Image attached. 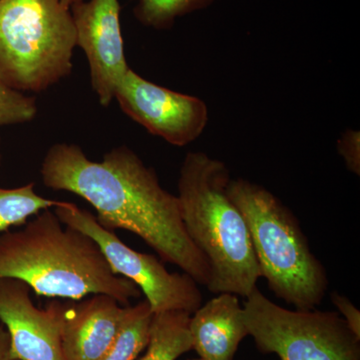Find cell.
Here are the masks:
<instances>
[{
  "instance_id": "obj_3",
  "label": "cell",
  "mask_w": 360,
  "mask_h": 360,
  "mask_svg": "<svg viewBox=\"0 0 360 360\" xmlns=\"http://www.w3.org/2000/svg\"><path fill=\"white\" fill-rule=\"evenodd\" d=\"M231 179L221 160L188 153L180 167L177 198L189 238L210 262L206 288L246 298L260 272L245 217L227 191Z\"/></svg>"
},
{
  "instance_id": "obj_17",
  "label": "cell",
  "mask_w": 360,
  "mask_h": 360,
  "mask_svg": "<svg viewBox=\"0 0 360 360\" xmlns=\"http://www.w3.org/2000/svg\"><path fill=\"white\" fill-rule=\"evenodd\" d=\"M37 99L0 82V125L32 122L37 115Z\"/></svg>"
},
{
  "instance_id": "obj_19",
  "label": "cell",
  "mask_w": 360,
  "mask_h": 360,
  "mask_svg": "<svg viewBox=\"0 0 360 360\" xmlns=\"http://www.w3.org/2000/svg\"><path fill=\"white\" fill-rule=\"evenodd\" d=\"M330 300L338 309V314L345 319L350 330L360 338V311L347 296L340 293H331Z\"/></svg>"
},
{
  "instance_id": "obj_8",
  "label": "cell",
  "mask_w": 360,
  "mask_h": 360,
  "mask_svg": "<svg viewBox=\"0 0 360 360\" xmlns=\"http://www.w3.org/2000/svg\"><path fill=\"white\" fill-rule=\"evenodd\" d=\"M115 98L125 115L172 146H188L207 125L205 101L148 82L131 68L116 87Z\"/></svg>"
},
{
  "instance_id": "obj_21",
  "label": "cell",
  "mask_w": 360,
  "mask_h": 360,
  "mask_svg": "<svg viewBox=\"0 0 360 360\" xmlns=\"http://www.w3.org/2000/svg\"><path fill=\"white\" fill-rule=\"evenodd\" d=\"M84 1V0H60L61 4L66 8L70 9V7L78 4V2Z\"/></svg>"
},
{
  "instance_id": "obj_1",
  "label": "cell",
  "mask_w": 360,
  "mask_h": 360,
  "mask_svg": "<svg viewBox=\"0 0 360 360\" xmlns=\"http://www.w3.org/2000/svg\"><path fill=\"white\" fill-rule=\"evenodd\" d=\"M40 174L49 188L87 201L104 229L132 232L163 262L176 265L198 285L210 283V262L187 234L177 195L161 186L155 170L132 149L118 146L97 162L77 144L56 143L45 155Z\"/></svg>"
},
{
  "instance_id": "obj_2",
  "label": "cell",
  "mask_w": 360,
  "mask_h": 360,
  "mask_svg": "<svg viewBox=\"0 0 360 360\" xmlns=\"http://www.w3.org/2000/svg\"><path fill=\"white\" fill-rule=\"evenodd\" d=\"M0 278L20 279L37 295L80 300L108 295L129 304L141 291L116 276L96 241L42 210L18 231L0 233Z\"/></svg>"
},
{
  "instance_id": "obj_7",
  "label": "cell",
  "mask_w": 360,
  "mask_h": 360,
  "mask_svg": "<svg viewBox=\"0 0 360 360\" xmlns=\"http://www.w3.org/2000/svg\"><path fill=\"white\" fill-rule=\"evenodd\" d=\"M54 212L63 224L96 241L112 271L141 290L153 314L184 311L193 314L202 304V293L193 277L184 272H169L155 255L132 250L115 232L101 226L87 210L75 203L61 201Z\"/></svg>"
},
{
  "instance_id": "obj_4",
  "label": "cell",
  "mask_w": 360,
  "mask_h": 360,
  "mask_svg": "<svg viewBox=\"0 0 360 360\" xmlns=\"http://www.w3.org/2000/svg\"><path fill=\"white\" fill-rule=\"evenodd\" d=\"M227 191L245 217L260 277L269 290L295 309H316L328 291V274L293 212L248 179H231Z\"/></svg>"
},
{
  "instance_id": "obj_20",
  "label": "cell",
  "mask_w": 360,
  "mask_h": 360,
  "mask_svg": "<svg viewBox=\"0 0 360 360\" xmlns=\"http://www.w3.org/2000/svg\"><path fill=\"white\" fill-rule=\"evenodd\" d=\"M0 360H13L9 352L8 333L4 326H0Z\"/></svg>"
},
{
  "instance_id": "obj_5",
  "label": "cell",
  "mask_w": 360,
  "mask_h": 360,
  "mask_svg": "<svg viewBox=\"0 0 360 360\" xmlns=\"http://www.w3.org/2000/svg\"><path fill=\"white\" fill-rule=\"evenodd\" d=\"M77 32L60 0H0V82L44 91L72 71Z\"/></svg>"
},
{
  "instance_id": "obj_16",
  "label": "cell",
  "mask_w": 360,
  "mask_h": 360,
  "mask_svg": "<svg viewBox=\"0 0 360 360\" xmlns=\"http://www.w3.org/2000/svg\"><path fill=\"white\" fill-rule=\"evenodd\" d=\"M217 0H137L134 8L135 18L148 27L167 30L175 20L186 14L201 11Z\"/></svg>"
},
{
  "instance_id": "obj_6",
  "label": "cell",
  "mask_w": 360,
  "mask_h": 360,
  "mask_svg": "<svg viewBox=\"0 0 360 360\" xmlns=\"http://www.w3.org/2000/svg\"><path fill=\"white\" fill-rule=\"evenodd\" d=\"M243 317L262 354L281 360H360V338L338 311L288 309L257 286L245 298Z\"/></svg>"
},
{
  "instance_id": "obj_14",
  "label": "cell",
  "mask_w": 360,
  "mask_h": 360,
  "mask_svg": "<svg viewBox=\"0 0 360 360\" xmlns=\"http://www.w3.org/2000/svg\"><path fill=\"white\" fill-rule=\"evenodd\" d=\"M153 315L146 300L129 305L122 329L101 360H137L148 347Z\"/></svg>"
},
{
  "instance_id": "obj_23",
  "label": "cell",
  "mask_w": 360,
  "mask_h": 360,
  "mask_svg": "<svg viewBox=\"0 0 360 360\" xmlns=\"http://www.w3.org/2000/svg\"><path fill=\"white\" fill-rule=\"evenodd\" d=\"M0 163H1V155H0Z\"/></svg>"
},
{
  "instance_id": "obj_22",
  "label": "cell",
  "mask_w": 360,
  "mask_h": 360,
  "mask_svg": "<svg viewBox=\"0 0 360 360\" xmlns=\"http://www.w3.org/2000/svg\"><path fill=\"white\" fill-rule=\"evenodd\" d=\"M188 360H205V359H200V357H198V359H188Z\"/></svg>"
},
{
  "instance_id": "obj_10",
  "label": "cell",
  "mask_w": 360,
  "mask_h": 360,
  "mask_svg": "<svg viewBox=\"0 0 360 360\" xmlns=\"http://www.w3.org/2000/svg\"><path fill=\"white\" fill-rule=\"evenodd\" d=\"M77 46L89 61L90 82L103 106H108L116 87L129 70L124 53L118 0H90L70 7Z\"/></svg>"
},
{
  "instance_id": "obj_9",
  "label": "cell",
  "mask_w": 360,
  "mask_h": 360,
  "mask_svg": "<svg viewBox=\"0 0 360 360\" xmlns=\"http://www.w3.org/2000/svg\"><path fill=\"white\" fill-rule=\"evenodd\" d=\"M30 286L20 279L0 278V321L9 336L13 360H66L61 342L66 302L35 307Z\"/></svg>"
},
{
  "instance_id": "obj_11",
  "label": "cell",
  "mask_w": 360,
  "mask_h": 360,
  "mask_svg": "<svg viewBox=\"0 0 360 360\" xmlns=\"http://www.w3.org/2000/svg\"><path fill=\"white\" fill-rule=\"evenodd\" d=\"M66 302L61 342L66 360H101L122 328L129 305L108 295Z\"/></svg>"
},
{
  "instance_id": "obj_15",
  "label": "cell",
  "mask_w": 360,
  "mask_h": 360,
  "mask_svg": "<svg viewBox=\"0 0 360 360\" xmlns=\"http://www.w3.org/2000/svg\"><path fill=\"white\" fill-rule=\"evenodd\" d=\"M60 203V200L39 195L35 191L34 182L15 188L0 187V233L25 224L30 217Z\"/></svg>"
},
{
  "instance_id": "obj_18",
  "label": "cell",
  "mask_w": 360,
  "mask_h": 360,
  "mask_svg": "<svg viewBox=\"0 0 360 360\" xmlns=\"http://www.w3.org/2000/svg\"><path fill=\"white\" fill-rule=\"evenodd\" d=\"M338 149L347 168L352 174L360 175L359 131L347 129L338 142Z\"/></svg>"
},
{
  "instance_id": "obj_12",
  "label": "cell",
  "mask_w": 360,
  "mask_h": 360,
  "mask_svg": "<svg viewBox=\"0 0 360 360\" xmlns=\"http://www.w3.org/2000/svg\"><path fill=\"white\" fill-rule=\"evenodd\" d=\"M193 349L205 360H233L248 336L238 295L219 293L191 314Z\"/></svg>"
},
{
  "instance_id": "obj_13",
  "label": "cell",
  "mask_w": 360,
  "mask_h": 360,
  "mask_svg": "<svg viewBox=\"0 0 360 360\" xmlns=\"http://www.w3.org/2000/svg\"><path fill=\"white\" fill-rule=\"evenodd\" d=\"M184 311H165L153 315L146 354L137 360H176L193 349L189 321Z\"/></svg>"
}]
</instances>
